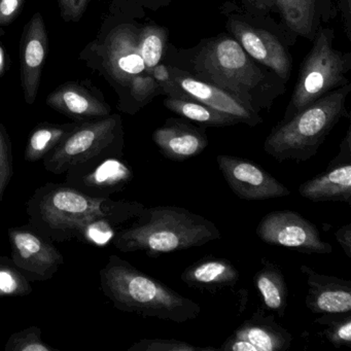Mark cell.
Here are the masks:
<instances>
[{"label": "cell", "mask_w": 351, "mask_h": 351, "mask_svg": "<svg viewBox=\"0 0 351 351\" xmlns=\"http://www.w3.org/2000/svg\"><path fill=\"white\" fill-rule=\"evenodd\" d=\"M145 208L135 201L94 197L66 184H47L26 205L29 226L52 242L79 239L104 246Z\"/></svg>", "instance_id": "obj_1"}, {"label": "cell", "mask_w": 351, "mask_h": 351, "mask_svg": "<svg viewBox=\"0 0 351 351\" xmlns=\"http://www.w3.org/2000/svg\"><path fill=\"white\" fill-rule=\"evenodd\" d=\"M163 62L228 92L252 112H268L287 83L252 58L231 34L204 38L190 49L168 44Z\"/></svg>", "instance_id": "obj_2"}, {"label": "cell", "mask_w": 351, "mask_h": 351, "mask_svg": "<svg viewBox=\"0 0 351 351\" xmlns=\"http://www.w3.org/2000/svg\"><path fill=\"white\" fill-rule=\"evenodd\" d=\"M221 237L219 228L205 217L172 205L145 207L129 226L119 230L112 245L122 252L161 254L203 246Z\"/></svg>", "instance_id": "obj_3"}, {"label": "cell", "mask_w": 351, "mask_h": 351, "mask_svg": "<svg viewBox=\"0 0 351 351\" xmlns=\"http://www.w3.org/2000/svg\"><path fill=\"white\" fill-rule=\"evenodd\" d=\"M100 289L117 309L182 324L200 314L198 303L141 272L116 254L100 271Z\"/></svg>", "instance_id": "obj_4"}, {"label": "cell", "mask_w": 351, "mask_h": 351, "mask_svg": "<svg viewBox=\"0 0 351 351\" xmlns=\"http://www.w3.org/2000/svg\"><path fill=\"white\" fill-rule=\"evenodd\" d=\"M351 85L343 86L280 121L264 143V151L278 162H306L318 153L341 119L348 117L346 102Z\"/></svg>", "instance_id": "obj_5"}, {"label": "cell", "mask_w": 351, "mask_h": 351, "mask_svg": "<svg viewBox=\"0 0 351 351\" xmlns=\"http://www.w3.org/2000/svg\"><path fill=\"white\" fill-rule=\"evenodd\" d=\"M334 38V29L324 26L312 40L281 121L289 120L319 98L350 84L347 75L351 71V53L335 49Z\"/></svg>", "instance_id": "obj_6"}, {"label": "cell", "mask_w": 351, "mask_h": 351, "mask_svg": "<svg viewBox=\"0 0 351 351\" xmlns=\"http://www.w3.org/2000/svg\"><path fill=\"white\" fill-rule=\"evenodd\" d=\"M240 9L287 46L310 43L338 13V0H239Z\"/></svg>", "instance_id": "obj_7"}, {"label": "cell", "mask_w": 351, "mask_h": 351, "mask_svg": "<svg viewBox=\"0 0 351 351\" xmlns=\"http://www.w3.org/2000/svg\"><path fill=\"white\" fill-rule=\"evenodd\" d=\"M124 130L119 114L79 123L46 158L43 160L47 171L63 174L77 164L94 158L122 157Z\"/></svg>", "instance_id": "obj_8"}, {"label": "cell", "mask_w": 351, "mask_h": 351, "mask_svg": "<svg viewBox=\"0 0 351 351\" xmlns=\"http://www.w3.org/2000/svg\"><path fill=\"white\" fill-rule=\"evenodd\" d=\"M226 17V27L238 44L256 62L276 73L287 84L293 69L289 46L276 34L258 25L231 1L221 9Z\"/></svg>", "instance_id": "obj_9"}, {"label": "cell", "mask_w": 351, "mask_h": 351, "mask_svg": "<svg viewBox=\"0 0 351 351\" xmlns=\"http://www.w3.org/2000/svg\"><path fill=\"white\" fill-rule=\"evenodd\" d=\"M139 29L141 26L134 23L119 24L98 48L102 71L120 93V102L133 82L147 73L139 52Z\"/></svg>", "instance_id": "obj_10"}, {"label": "cell", "mask_w": 351, "mask_h": 351, "mask_svg": "<svg viewBox=\"0 0 351 351\" xmlns=\"http://www.w3.org/2000/svg\"><path fill=\"white\" fill-rule=\"evenodd\" d=\"M256 233L269 245L291 248L304 254H328L332 252V245L320 237L316 226L293 210L272 211L265 215Z\"/></svg>", "instance_id": "obj_11"}, {"label": "cell", "mask_w": 351, "mask_h": 351, "mask_svg": "<svg viewBox=\"0 0 351 351\" xmlns=\"http://www.w3.org/2000/svg\"><path fill=\"white\" fill-rule=\"evenodd\" d=\"M169 69L171 77L169 83L162 88V95L192 98L217 112L236 119L239 124L250 127L262 124L263 118L260 114L246 108L231 94L211 84L196 79L178 67L169 65Z\"/></svg>", "instance_id": "obj_12"}, {"label": "cell", "mask_w": 351, "mask_h": 351, "mask_svg": "<svg viewBox=\"0 0 351 351\" xmlns=\"http://www.w3.org/2000/svg\"><path fill=\"white\" fill-rule=\"evenodd\" d=\"M9 238L12 261L29 281L48 280L64 264L53 242L29 225L9 230Z\"/></svg>", "instance_id": "obj_13"}, {"label": "cell", "mask_w": 351, "mask_h": 351, "mask_svg": "<svg viewBox=\"0 0 351 351\" xmlns=\"http://www.w3.org/2000/svg\"><path fill=\"white\" fill-rule=\"evenodd\" d=\"M217 162L228 186L242 200H268L291 194L285 184L254 161L219 155Z\"/></svg>", "instance_id": "obj_14"}, {"label": "cell", "mask_w": 351, "mask_h": 351, "mask_svg": "<svg viewBox=\"0 0 351 351\" xmlns=\"http://www.w3.org/2000/svg\"><path fill=\"white\" fill-rule=\"evenodd\" d=\"M122 157H99L67 170L65 184L94 197H110L132 180L130 166Z\"/></svg>", "instance_id": "obj_15"}, {"label": "cell", "mask_w": 351, "mask_h": 351, "mask_svg": "<svg viewBox=\"0 0 351 351\" xmlns=\"http://www.w3.org/2000/svg\"><path fill=\"white\" fill-rule=\"evenodd\" d=\"M303 198L314 203L343 202L351 204V127L342 139L338 155L326 171L299 186Z\"/></svg>", "instance_id": "obj_16"}, {"label": "cell", "mask_w": 351, "mask_h": 351, "mask_svg": "<svg viewBox=\"0 0 351 351\" xmlns=\"http://www.w3.org/2000/svg\"><path fill=\"white\" fill-rule=\"evenodd\" d=\"M48 52V36L42 14L32 16L24 27L21 40V82L26 104L38 97L43 69Z\"/></svg>", "instance_id": "obj_17"}, {"label": "cell", "mask_w": 351, "mask_h": 351, "mask_svg": "<svg viewBox=\"0 0 351 351\" xmlns=\"http://www.w3.org/2000/svg\"><path fill=\"white\" fill-rule=\"evenodd\" d=\"M307 282L306 307L315 314L351 311V282L336 276L320 274L306 265L300 267Z\"/></svg>", "instance_id": "obj_18"}, {"label": "cell", "mask_w": 351, "mask_h": 351, "mask_svg": "<svg viewBox=\"0 0 351 351\" xmlns=\"http://www.w3.org/2000/svg\"><path fill=\"white\" fill-rule=\"evenodd\" d=\"M47 104L75 122L110 116L112 108L99 93L79 83H66L49 94Z\"/></svg>", "instance_id": "obj_19"}, {"label": "cell", "mask_w": 351, "mask_h": 351, "mask_svg": "<svg viewBox=\"0 0 351 351\" xmlns=\"http://www.w3.org/2000/svg\"><path fill=\"white\" fill-rule=\"evenodd\" d=\"M153 141L164 157L176 162L200 155L208 145L202 129L174 118L168 119L163 126L154 131Z\"/></svg>", "instance_id": "obj_20"}, {"label": "cell", "mask_w": 351, "mask_h": 351, "mask_svg": "<svg viewBox=\"0 0 351 351\" xmlns=\"http://www.w3.org/2000/svg\"><path fill=\"white\" fill-rule=\"evenodd\" d=\"M231 336L250 343L254 351L287 350L293 341V335L287 328L261 310L236 328Z\"/></svg>", "instance_id": "obj_21"}, {"label": "cell", "mask_w": 351, "mask_h": 351, "mask_svg": "<svg viewBox=\"0 0 351 351\" xmlns=\"http://www.w3.org/2000/svg\"><path fill=\"white\" fill-rule=\"evenodd\" d=\"M180 279L188 287L217 291L235 287L240 274L238 269L227 258L206 256L184 269Z\"/></svg>", "instance_id": "obj_22"}, {"label": "cell", "mask_w": 351, "mask_h": 351, "mask_svg": "<svg viewBox=\"0 0 351 351\" xmlns=\"http://www.w3.org/2000/svg\"><path fill=\"white\" fill-rule=\"evenodd\" d=\"M254 279L265 307L275 312L279 317H285L289 304V289L280 268L264 258L262 268Z\"/></svg>", "instance_id": "obj_23"}, {"label": "cell", "mask_w": 351, "mask_h": 351, "mask_svg": "<svg viewBox=\"0 0 351 351\" xmlns=\"http://www.w3.org/2000/svg\"><path fill=\"white\" fill-rule=\"evenodd\" d=\"M164 106L186 120L204 127H229L239 124L236 119L217 112L197 100L182 96H166Z\"/></svg>", "instance_id": "obj_24"}, {"label": "cell", "mask_w": 351, "mask_h": 351, "mask_svg": "<svg viewBox=\"0 0 351 351\" xmlns=\"http://www.w3.org/2000/svg\"><path fill=\"white\" fill-rule=\"evenodd\" d=\"M81 122L69 124H45L36 127L29 138L25 149V160L30 163L44 160L69 133Z\"/></svg>", "instance_id": "obj_25"}, {"label": "cell", "mask_w": 351, "mask_h": 351, "mask_svg": "<svg viewBox=\"0 0 351 351\" xmlns=\"http://www.w3.org/2000/svg\"><path fill=\"white\" fill-rule=\"evenodd\" d=\"M168 38V30L154 22L141 26L138 36L139 52L147 73H151L154 67L163 62L169 44Z\"/></svg>", "instance_id": "obj_26"}, {"label": "cell", "mask_w": 351, "mask_h": 351, "mask_svg": "<svg viewBox=\"0 0 351 351\" xmlns=\"http://www.w3.org/2000/svg\"><path fill=\"white\" fill-rule=\"evenodd\" d=\"M32 291L30 281L12 258L0 256V297H24Z\"/></svg>", "instance_id": "obj_27"}, {"label": "cell", "mask_w": 351, "mask_h": 351, "mask_svg": "<svg viewBox=\"0 0 351 351\" xmlns=\"http://www.w3.org/2000/svg\"><path fill=\"white\" fill-rule=\"evenodd\" d=\"M322 326H326L324 336L330 341V344L337 348L351 346V314L347 313H326L315 319Z\"/></svg>", "instance_id": "obj_28"}, {"label": "cell", "mask_w": 351, "mask_h": 351, "mask_svg": "<svg viewBox=\"0 0 351 351\" xmlns=\"http://www.w3.org/2000/svg\"><path fill=\"white\" fill-rule=\"evenodd\" d=\"M5 349V351H58L43 341L42 330L36 326L12 335Z\"/></svg>", "instance_id": "obj_29"}, {"label": "cell", "mask_w": 351, "mask_h": 351, "mask_svg": "<svg viewBox=\"0 0 351 351\" xmlns=\"http://www.w3.org/2000/svg\"><path fill=\"white\" fill-rule=\"evenodd\" d=\"M215 347H199L174 339H143L134 343L128 351H217Z\"/></svg>", "instance_id": "obj_30"}, {"label": "cell", "mask_w": 351, "mask_h": 351, "mask_svg": "<svg viewBox=\"0 0 351 351\" xmlns=\"http://www.w3.org/2000/svg\"><path fill=\"white\" fill-rule=\"evenodd\" d=\"M13 154L12 143L5 126L0 123V204L3 195L13 178Z\"/></svg>", "instance_id": "obj_31"}, {"label": "cell", "mask_w": 351, "mask_h": 351, "mask_svg": "<svg viewBox=\"0 0 351 351\" xmlns=\"http://www.w3.org/2000/svg\"><path fill=\"white\" fill-rule=\"evenodd\" d=\"M90 0H58L61 17L66 22H77L87 10Z\"/></svg>", "instance_id": "obj_32"}, {"label": "cell", "mask_w": 351, "mask_h": 351, "mask_svg": "<svg viewBox=\"0 0 351 351\" xmlns=\"http://www.w3.org/2000/svg\"><path fill=\"white\" fill-rule=\"evenodd\" d=\"M24 0H0V27L13 22L19 15Z\"/></svg>", "instance_id": "obj_33"}, {"label": "cell", "mask_w": 351, "mask_h": 351, "mask_svg": "<svg viewBox=\"0 0 351 351\" xmlns=\"http://www.w3.org/2000/svg\"><path fill=\"white\" fill-rule=\"evenodd\" d=\"M335 237L344 250L345 254L351 258V223H346L335 232Z\"/></svg>", "instance_id": "obj_34"}, {"label": "cell", "mask_w": 351, "mask_h": 351, "mask_svg": "<svg viewBox=\"0 0 351 351\" xmlns=\"http://www.w3.org/2000/svg\"><path fill=\"white\" fill-rule=\"evenodd\" d=\"M338 10L342 12L345 32L347 38L351 40V0H338Z\"/></svg>", "instance_id": "obj_35"}, {"label": "cell", "mask_w": 351, "mask_h": 351, "mask_svg": "<svg viewBox=\"0 0 351 351\" xmlns=\"http://www.w3.org/2000/svg\"><path fill=\"white\" fill-rule=\"evenodd\" d=\"M141 1L145 7L149 8L153 11H157L160 8L169 5L172 0H141Z\"/></svg>", "instance_id": "obj_36"}, {"label": "cell", "mask_w": 351, "mask_h": 351, "mask_svg": "<svg viewBox=\"0 0 351 351\" xmlns=\"http://www.w3.org/2000/svg\"><path fill=\"white\" fill-rule=\"evenodd\" d=\"M8 69L7 56H5V49L3 45L0 44V77L5 75Z\"/></svg>", "instance_id": "obj_37"}]
</instances>
